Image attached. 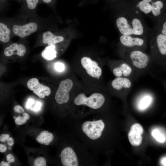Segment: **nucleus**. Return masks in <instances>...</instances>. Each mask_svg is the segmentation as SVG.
<instances>
[{
    "instance_id": "17",
    "label": "nucleus",
    "mask_w": 166,
    "mask_h": 166,
    "mask_svg": "<svg viewBox=\"0 0 166 166\" xmlns=\"http://www.w3.org/2000/svg\"><path fill=\"white\" fill-rule=\"evenodd\" d=\"M53 138L54 136L52 133L47 131H44L38 135L36 140L40 144L48 145L53 140Z\"/></svg>"
},
{
    "instance_id": "14",
    "label": "nucleus",
    "mask_w": 166,
    "mask_h": 166,
    "mask_svg": "<svg viewBox=\"0 0 166 166\" xmlns=\"http://www.w3.org/2000/svg\"><path fill=\"white\" fill-rule=\"evenodd\" d=\"M26 52V49L23 45L14 43L5 48L4 53L7 57H10L13 55L22 57L24 55Z\"/></svg>"
},
{
    "instance_id": "41",
    "label": "nucleus",
    "mask_w": 166,
    "mask_h": 166,
    "mask_svg": "<svg viewBox=\"0 0 166 166\" xmlns=\"http://www.w3.org/2000/svg\"><path fill=\"white\" fill-rule=\"evenodd\" d=\"M16 117H16V116H14L13 117V118L15 119Z\"/></svg>"
},
{
    "instance_id": "2",
    "label": "nucleus",
    "mask_w": 166,
    "mask_h": 166,
    "mask_svg": "<svg viewBox=\"0 0 166 166\" xmlns=\"http://www.w3.org/2000/svg\"><path fill=\"white\" fill-rule=\"evenodd\" d=\"M63 166H95L97 155L74 136L71 145L65 147L59 155Z\"/></svg>"
},
{
    "instance_id": "8",
    "label": "nucleus",
    "mask_w": 166,
    "mask_h": 166,
    "mask_svg": "<svg viewBox=\"0 0 166 166\" xmlns=\"http://www.w3.org/2000/svg\"><path fill=\"white\" fill-rule=\"evenodd\" d=\"M145 37L135 35H122L120 38L121 44L126 48L142 49L146 44Z\"/></svg>"
},
{
    "instance_id": "13",
    "label": "nucleus",
    "mask_w": 166,
    "mask_h": 166,
    "mask_svg": "<svg viewBox=\"0 0 166 166\" xmlns=\"http://www.w3.org/2000/svg\"><path fill=\"white\" fill-rule=\"evenodd\" d=\"M112 72L116 77H128L132 74L133 70L129 63L124 62L114 68Z\"/></svg>"
},
{
    "instance_id": "19",
    "label": "nucleus",
    "mask_w": 166,
    "mask_h": 166,
    "mask_svg": "<svg viewBox=\"0 0 166 166\" xmlns=\"http://www.w3.org/2000/svg\"><path fill=\"white\" fill-rule=\"evenodd\" d=\"M10 30L5 24L0 23V41L3 43H6L10 39Z\"/></svg>"
},
{
    "instance_id": "24",
    "label": "nucleus",
    "mask_w": 166,
    "mask_h": 166,
    "mask_svg": "<svg viewBox=\"0 0 166 166\" xmlns=\"http://www.w3.org/2000/svg\"><path fill=\"white\" fill-rule=\"evenodd\" d=\"M27 7L30 10L35 9L38 3L39 0H25Z\"/></svg>"
},
{
    "instance_id": "20",
    "label": "nucleus",
    "mask_w": 166,
    "mask_h": 166,
    "mask_svg": "<svg viewBox=\"0 0 166 166\" xmlns=\"http://www.w3.org/2000/svg\"><path fill=\"white\" fill-rule=\"evenodd\" d=\"M152 100V97L149 94L144 95L140 100L139 107L140 109H144L148 108L150 105Z\"/></svg>"
},
{
    "instance_id": "37",
    "label": "nucleus",
    "mask_w": 166,
    "mask_h": 166,
    "mask_svg": "<svg viewBox=\"0 0 166 166\" xmlns=\"http://www.w3.org/2000/svg\"><path fill=\"white\" fill-rule=\"evenodd\" d=\"M163 83L164 85L165 88L166 90V81H163Z\"/></svg>"
},
{
    "instance_id": "33",
    "label": "nucleus",
    "mask_w": 166,
    "mask_h": 166,
    "mask_svg": "<svg viewBox=\"0 0 166 166\" xmlns=\"http://www.w3.org/2000/svg\"><path fill=\"white\" fill-rule=\"evenodd\" d=\"M7 147L5 145L1 144H0V152H5L7 150Z\"/></svg>"
},
{
    "instance_id": "35",
    "label": "nucleus",
    "mask_w": 166,
    "mask_h": 166,
    "mask_svg": "<svg viewBox=\"0 0 166 166\" xmlns=\"http://www.w3.org/2000/svg\"><path fill=\"white\" fill-rule=\"evenodd\" d=\"M22 116L26 120H28L30 118V116L27 113H22Z\"/></svg>"
},
{
    "instance_id": "22",
    "label": "nucleus",
    "mask_w": 166,
    "mask_h": 166,
    "mask_svg": "<svg viewBox=\"0 0 166 166\" xmlns=\"http://www.w3.org/2000/svg\"><path fill=\"white\" fill-rule=\"evenodd\" d=\"M152 135L159 142H164L165 140L164 136L158 130H154L152 132Z\"/></svg>"
},
{
    "instance_id": "38",
    "label": "nucleus",
    "mask_w": 166,
    "mask_h": 166,
    "mask_svg": "<svg viewBox=\"0 0 166 166\" xmlns=\"http://www.w3.org/2000/svg\"><path fill=\"white\" fill-rule=\"evenodd\" d=\"M162 68L164 69V70H166V65H165Z\"/></svg>"
},
{
    "instance_id": "18",
    "label": "nucleus",
    "mask_w": 166,
    "mask_h": 166,
    "mask_svg": "<svg viewBox=\"0 0 166 166\" xmlns=\"http://www.w3.org/2000/svg\"><path fill=\"white\" fill-rule=\"evenodd\" d=\"M42 57L45 60H52L57 56L56 46L53 45L46 47L41 53Z\"/></svg>"
},
{
    "instance_id": "32",
    "label": "nucleus",
    "mask_w": 166,
    "mask_h": 166,
    "mask_svg": "<svg viewBox=\"0 0 166 166\" xmlns=\"http://www.w3.org/2000/svg\"><path fill=\"white\" fill-rule=\"evenodd\" d=\"M6 141L7 142V144L9 146H12L14 144V139L12 137H9Z\"/></svg>"
},
{
    "instance_id": "6",
    "label": "nucleus",
    "mask_w": 166,
    "mask_h": 166,
    "mask_svg": "<svg viewBox=\"0 0 166 166\" xmlns=\"http://www.w3.org/2000/svg\"><path fill=\"white\" fill-rule=\"evenodd\" d=\"M125 48L124 57L127 63L138 69H143L147 67L150 63V57L142 49Z\"/></svg>"
},
{
    "instance_id": "7",
    "label": "nucleus",
    "mask_w": 166,
    "mask_h": 166,
    "mask_svg": "<svg viewBox=\"0 0 166 166\" xmlns=\"http://www.w3.org/2000/svg\"><path fill=\"white\" fill-rule=\"evenodd\" d=\"M73 86V82L70 79H66L60 83L55 97V100L58 104L67 103L70 99L69 92Z\"/></svg>"
},
{
    "instance_id": "30",
    "label": "nucleus",
    "mask_w": 166,
    "mask_h": 166,
    "mask_svg": "<svg viewBox=\"0 0 166 166\" xmlns=\"http://www.w3.org/2000/svg\"><path fill=\"white\" fill-rule=\"evenodd\" d=\"M9 135L8 134H3L0 135V141L2 142H5L9 137Z\"/></svg>"
},
{
    "instance_id": "31",
    "label": "nucleus",
    "mask_w": 166,
    "mask_h": 166,
    "mask_svg": "<svg viewBox=\"0 0 166 166\" xmlns=\"http://www.w3.org/2000/svg\"><path fill=\"white\" fill-rule=\"evenodd\" d=\"M6 159L8 162L10 163L14 162L15 159L14 156L11 154H9L6 156Z\"/></svg>"
},
{
    "instance_id": "12",
    "label": "nucleus",
    "mask_w": 166,
    "mask_h": 166,
    "mask_svg": "<svg viewBox=\"0 0 166 166\" xmlns=\"http://www.w3.org/2000/svg\"><path fill=\"white\" fill-rule=\"evenodd\" d=\"M143 132V128L139 124L136 123L132 125L128 134V137L132 145L137 146L141 144Z\"/></svg>"
},
{
    "instance_id": "15",
    "label": "nucleus",
    "mask_w": 166,
    "mask_h": 166,
    "mask_svg": "<svg viewBox=\"0 0 166 166\" xmlns=\"http://www.w3.org/2000/svg\"><path fill=\"white\" fill-rule=\"evenodd\" d=\"M111 85L114 89L120 91L130 88L132 83L128 77H116L112 81Z\"/></svg>"
},
{
    "instance_id": "1",
    "label": "nucleus",
    "mask_w": 166,
    "mask_h": 166,
    "mask_svg": "<svg viewBox=\"0 0 166 166\" xmlns=\"http://www.w3.org/2000/svg\"><path fill=\"white\" fill-rule=\"evenodd\" d=\"M121 2L124 14L116 21V26L122 35H135L146 38L147 28L143 22L141 14L131 1Z\"/></svg>"
},
{
    "instance_id": "42",
    "label": "nucleus",
    "mask_w": 166,
    "mask_h": 166,
    "mask_svg": "<svg viewBox=\"0 0 166 166\" xmlns=\"http://www.w3.org/2000/svg\"></svg>"
},
{
    "instance_id": "16",
    "label": "nucleus",
    "mask_w": 166,
    "mask_h": 166,
    "mask_svg": "<svg viewBox=\"0 0 166 166\" xmlns=\"http://www.w3.org/2000/svg\"><path fill=\"white\" fill-rule=\"evenodd\" d=\"M42 42L47 44L48 46L55 45V44L63 42L65 40L63 36L54 34L50 31H46L42 35Z\"/></svg>"
},
{
    "instance_id": "10",
    "label": "nucleus",
    "mask_w": 166,
    "mask_h": 166,
    "mask_svg": "<svg viewBox=\"0 0 166 166\" xmlns=\"http://www.w3.org/2000/svg\"><path fill=\"white\" fill-rule=\"evenodd\" d=\"M27 85L30 90L41 98H44L45 96H48L50 94V88L40 83L37 78L30 79L27 82Z\"/></svg>"
},
{
    "instance_id": "39",
    "label": "nucleus",
    "mask_w": 166,
    "mask_h": 166,
    "mask_svg": "<svg viewBox=\"0 0 166 166\" xmlns=\"http://www.w3.org/2000/svg\"><path fill=\"white\" fill-rule=\"evenodd\" d=\"M8 149L9 150H11L12 149V148L10 147V146L9 147H8Z\"/></svg>"
},
{
    "instance_id": "27",
    "label": "nucleus",
    "mask_w": 166,
    "mask_h": 166,
    "mask_svg": "<svg viewBox=\"0 0 166 166\" xmlns=\"http://www.w3.org/2000/svg\"><path fill=\"white\" fill-rule=\"evenodd\" d=\"M42 106V104L41 102H37L34 104V106L32 107L31 109L34 111H38L40 109Z\"/></svg>"
},
{
    "instance_id": "5",
    "label": "nucleus",
    "mask_w": 166,
    "mask_h": 166,
    "mask_svg": "<svg viewBox=\"0 0 166 166\" xmlns=\"http://www.w3.org/2000/svg\"><path fill=\"white\" fill-rule=\"evenodd\" d=\"M150 44L153 59L163 67L166 65V36L155 31Z\"/></svg>"
},
{
    "instance_id": "21",
    "label": "nucleus",
    "mask_w": 166,
    "mask_h": 166,
    "mask_svg": "<svg viewBox=\"0 0 166 166\" xmlns=\"http://www.w3.org/2000/svg\"><path fill=\"white\" fill-rule=\"evenodd\" d=\"M155 31L166 36V10L161 20L156 25Z\"/></svg>"
},
{
    "instance_id": "23",
    "label": "nucleus",
    "mask_w": 166,
    "mask_h": 166,
    "mask_svg": "<svg viewBox=\"0 0 166 166\" xmlns=\"http://www.w3.org/2000/svg\"><path fill=\"white\" fill-rule=\"evenodd\" d=\"M34 165L35 166H46V160L42 157H37L34 161Z\"/></svg>"
},
{
    "instance_id": "34",
    "label": "nucleus",
    "mask_w": 166,
    "mask_h": 166,
    "mask_svg": "<svg viewBox=\"0 0 166 166\" xmlns=\"http://www.w3.org/2000/svg\"><path fill=\"white\" fill-rule=\"evenodd\" d=\"M10 163L8 162H6L2 161L1 162L0 164V166H10V165H9Z\"/></svg>"
},
{
    "instance_id": "25",
    "label": "nucleus",
    "mask_w": 166,
    "mask_h": 166,
    "mask_svg": "<svg viewBox=\"0 0 166 166\" xmlns=\"http://www.w3.org/2000/svg\"><path fill=\"white\" fill-rule=\"evenodd\" d=\"M26 120L23 116H18L15 119V122L17 125H21L25 123Z\"/></svg>"
},
{
    "instance_id": "28",
    "label": "nucleus",
    "mask_w": 166,
    "mask_h": 166,
    "mask_svg": "<svg viewBox=\"0 0 166 166\" xmlns=\"http://www.w3.org/2000/svg\"><path fill=\"white\" fill-rule=\"evenodd\" d=\"M14 111L18 113H23L24 112V110L23 108L20 105H15L14 108Z\"/></svg>"
},
{
    "instance_id": "11",
    "label": "nucleus",
    "mask_w": 166,
    "mask_h": 166,
    "mask_svg": "<svg viewBox=\"0 0 166 166\" xmlns=\"http://www.w3.org/2000/svg\"><path fill=\"white\" fill-rule=\"evenodd\" d=\"M38 28L36 23L31 22L22 25H14L12 27L14 34L21 38H24L35 32Z\"/></svg>"
},
{
    "instance_id": "9",
    "label": "nucleus",
    "mask_w": 166,
    "mask_h": 166,
    "mask_svg": "<svg viewBox=\"0 0 166 166\" xmlns=\"http://www.w3.org/2000/svg\"><path fill=\"white\" fill-rule=\"evenodd\" d=\"M81 65L87 73L94 78H98L102 73V70L98 63L88 57H83L81 60Z\"/></svg>"
},
{
    "instance_id": "26",
    "label": "nucleus",
    "mask_w": 166,
    "mask_h": 166,
    "mask_svg": "<svg viewBox=\"0 0 166 166\" xmlns=\"http://www.w3.org/2000/svg\"><path fill=\"white\" fill-rule=\"evenodd\" d=\"M55 69L59 72H61L64 70L65 69L64 65L60 62L56 63L55 65Z\"/></svg>"
},
{
    "instance_id": "4",
    "label": "nucleus",
    "mask_w": 166,
    "mask_h": 166,
    "mask_svg": "<svg viewBox=\"0 0 166 166\" xmlns=\"http://www.w3.org/2000/svg\"><path fill=\"white\" fill-rule=\"evenodd\" d=\"M141 13L149 17L156 25L166 10V0H131Z\"/></svg>"
},
{
    "instance_id": "36",
    "label": "nucleus",
    "mask_w": 166,
    "mask_h": 166,
    "mask_svg": "<svg viewBox=\"0 0 166 166\" xmlns=\"http://www.w3.org/2000/svg\"><path fill=\"white\" fill-rule=\"evenodd\" d=\"M41 0L44 3L48 4V3H50L53 0Z\"/></svg>"
},
{
    "instance_id": "40",
    "label": "nucleus",
    "mask_w": 166,
    "mask_h": 166,
    "mask_svg": "<svg viewBox=\"0 0 166 166\" xmlns=\"http://www.w3.org/2000/svg\"><path fill=\"white\" fill-rule=\"evenodd\" d=\"M110 1H121L122 0H109Z\"/></svg>"
},
{
    "instance_id": "3",
    "label": "nucleus",
    "mask_w": 166,
    "mask_h": 166,
    "mask_svg": "<svg viewBox=\"0 0 166 166\" xmlns=\"http://www.w3.org/2000/svg\"><path fill=\"white\" fill-rule=\"evenodd\" d=\"M105 101V97L100 93L95 92L89 95L82 93H79L74 97L73 104L75 112L80 108L81 109L73 116L77 114L82 108L88 109L87 115L101 113Z\"/></svg>"
},
{
    "instance_id": "29",
    "label": "nucleus",
    "mask_w": 166,
    "mask_h": 166,
    "mask_svg": "<svg viewBox=\"0 0 166 166\" xmlns=\"http://www.w3.org/2000/svg\"><path fill=\"white\" fill-rule=\"evenodd\" d=\"M34 103V101L32 99H28L26 105V107L27 109H29L31 108L32 106Z\"/></svg>"
}]
</instances>
